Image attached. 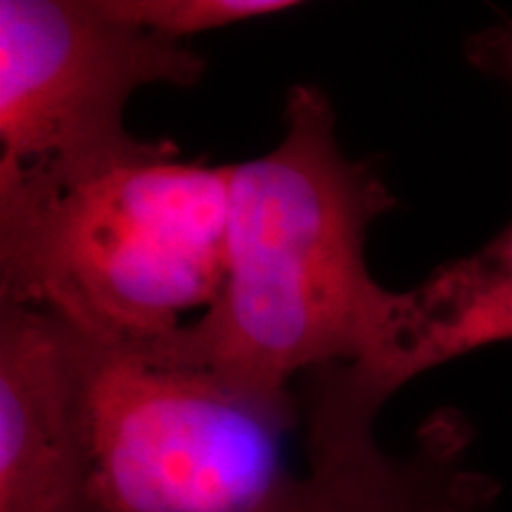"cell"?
Listing matches in <instances>:
<instances>
[{
    "label": "cell",
    "instance_id": "obj_6",
    "mask_svg": "<svg viewBox=\"0 0 512 512\" xmlns=\"http://www.w3.org/2000/svg\"><path fill=\"white\" fill-rule=\"evenodd\" d=\"M81 489V337L0 304V512H79Z\"/></svg>",
    "mask_w": 512,
    "mask_h": 512
},
{
    "label": "cell",
    "instance_id": "obj_5",
    "mask_svg": "<svg viewBox=\"0 0 512 512\" xmlns=\"http://www.w3.org/2000/svg\"><path fill=\"white\" fill-rule=\"evenodd\" d=\"M392 396L366 366L304 375L306 470L275 512H489L498 484L472 467L460 413H434L403 456L377 444L375 420Z\"/></svg>",
    "mask_w": 512,
    "mask_h": 512
},
{
    "label": "cell",
    "instance_id": "obj_8",
    "mask_svg": "<svg viewBox=\"0 0 512 512\" xmlns=\"http://www.w3.org/2000/svg\"><path fill=\"white\" fill-rule=\"evenodd\" d=\"M107 10L174 41L302 8L292 0H105Z\"/></svg>",
    "mask_w": 512,
    "mask_h": 512
},
{
    "label": "cell",
    "instance_id": "obj_2",
    "mask_svg": "<svg viewBox=\"0 0 512 512\" xmlns=\"http://www.w3.org/2000/svg\"><path fill=\"white\" fill-rule=\"evenodd\" d=\"M230 164L169 138L79 174L0 185V304L100 344H152L195 323L226 278Z\"/></svg>",
    "mask_w": 512,
    "mask_h": 512
},
{
    "label": "cell",
    "instance_id": "obj_1",
    "mask_svg": "<svg viewBox=\"0 0 512 512\" xmlns=\"http://www.w3.org/2000/svg\"><path fill=\"white\" fill-rule=\"evenodd\" d=\"M394 204L373 164L344 155L323 88L292 86L278 143L230 164L219 297L169 342L268 392L328 366H368L387 384L408 292L377 283L366 242Z\"/></svg>",
    "mask_w": 512,
    "mask_h": 512
},
{
    "label": "cell",
    "instance_id": "obj_9",
    "mask_svg": "<svg viewBox=\"0 0 512 512\" xmlns=\"http://www.w3.org/2000/svg\"><path fill=\"white\" fill-rule=\"evenodd\" d=\"M465 53L477 69L512 86V15L467 38Z\"/></svg>",
    "mask_w": 512,
    "mask_h": 512
},
{
    "label": "cell",
    "instance_id": "obj_4",
    "mask_svg": "<svg viewBox=\"0 0 512 512\" xmlns=\"http://www.w3.org/2000/svg\"><path fill=\"white\" fill-rule=\"evenodd\" d=\"M207 60L126 22L105 0H0V185L79 174L133 155L140 88H195Z\"/></svg>",
    "mask_w": 512,
    "mask_h": 512
},
{
    "label": "cell",
    "instance_id": "obj_3",
    "mask_svg": "<svg viewBox=\"0 0 512 512\" xmlns=\"http://www.w3.org/2000/svg\"><path fill=\"white\" fill-rule=\"evenodd\" d=\"M81 342L79 512L278 510L299 477L287 465L299 392L249 387L169 339Z\"/></svg>",
    "mask_w": 512,
    "mask_h": 512
},
{
    "label": "cell",
    "instance_id": "obj_7",
    "mask_svg": "<svg viewBox=\"0 0 512 512\" xmlns=\"http://www.w3.org/2000/svg\"><path fill=\"white\" fill-rule=\"evenodd\" d=\"M498 342H512V223L408 290L406 325L384 377L399 392L420 373Z\"/></svg>",
    "mask_w": 512,
    "mask_h": 512
}]
</instances>
